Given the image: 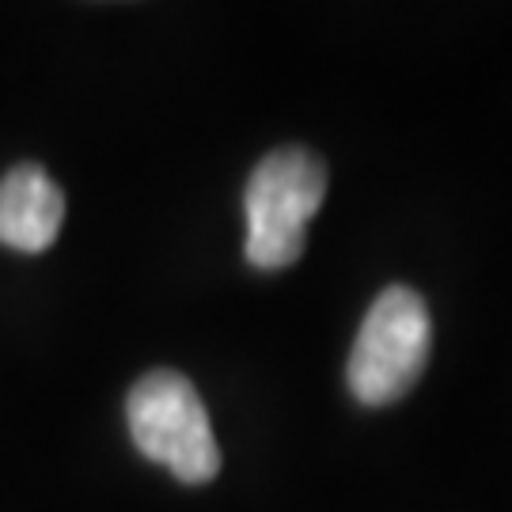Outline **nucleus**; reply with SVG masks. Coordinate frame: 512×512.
<instances>
[{
    "mask_svg": "<svg viewBox=\"0 0 512 512\" xmlns=\"http://www.w3.org/2000/svg\"><path fill=\"white\" fill-rule=\"evenodd\" d=\"M327 198V167L300 145L262 156L247 179V262L255 270H285L304 255L308 220Z\"/></svg>",
    "mask_w": 512,
    "mask_h": 512,
    "instance_id": "1",
    "label": "nucleus"
},
{
    "mask_svg": "<svg viewBox=\"0 0 512 512\" xmlns=\"http://www.w3.org/2000/svg\"><path fill=\"white\" fill-rule=\"evenodd\" d=\"M129 433L137 452L167 467L186 486L213 482L220 471V448L205 414L198 387L183 372H148L141 376L126 403Z\"/></svg>",
    "mask_w": 512,
    "mask_h": 512,
    "instance_id": "2",
    "label": "nucleus"
},
{
    "mask_svg": "<svg viewBox=\"0 0 512 512\" xmlns=\"http://www.w3.org/2000/svg\"><path fill=\"white\" fill-rule=\"evenodd\" d=\"M429 361V308L414 289L391 285L376 296L349 353V391L365 406L399 403Z\"/></svg>",
    "mask_w": 512,
    "mask_h": 512,
    "instance_id": "3",
    "label": "nucleus"
},
{
    "mask_svg": "<svg viewBox=\"0 0 512 512\" xmlns=\"http://www.w3.org/2000/svg\"><path fill=\"white\" fill-rule=\"evenodd\" d=\"M65 220V194L38 164H16L0 175V247L42 255L57 243Z\"/></svg>",
    "mask_w": 512,
    "mask_h": 512,
    "instance_id": "4",
    "label": "nucleus"
}]
</instances>
